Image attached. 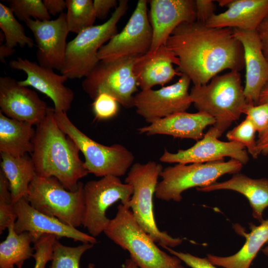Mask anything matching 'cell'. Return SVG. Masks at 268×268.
Returning a JSON list of instances; mask_svg holds the SVG:
<instances>
[{
    "label": "cell",
    "instance_id": "cell-1",
    "mask_svg": "<svg viewBox=\"0 0 268 268\" xmlns=\"http://www.w3.org/2000/svg\"><path fill=\"white\" fill-rule=\"evenodd\" d=\"M166 46L179 59V71L194 86L206 84L225 69L245 67L243 46L230 28H212L197 21L179 25Z\"/></svg>",
    "mask_w": 268,
    "mask_h": 268
},
{
    "label": "cell",
    "instance_id": "cell-2",
    "mask_svg": "<svg viewBox=\"0 0 268 268\" xmlns=\"http://www.w3.org/2000/svg\"><path fill=\"white\" fill-rule=\"evenodd\" d=\"M54 112L49 107L45 118L36 126L31 157L37 176L55 177L67 190L75 191L79 180L89 173L78 147L58 126Z\"/></svg>",
    "mask_w": 268,
    "mask_h": 268
},
{
    "label": "cell",
    "instance_id": "cell-3",
    "mask_svg": "<svg viewBox=\"0 0 268 268\" xmlns=\"http://www.w3.org/2000/svg\"><path fill=\"white\" fill-rule=\"evenodd\" d=\"M206 84L193 86L190 94L195 107L215 120L219 137L238 120L247 105L239 71L230 70L212 77Z\"/></svg>",
    "mask_w": 268,
    "mask_h": 268
},
{
    "label": "cell",
    "instance_id": "cell-4",
    "mask_svg": "<svg viewBox=\"0 0 268 268\" xmlns=\"http://www.w3.org/2000/svg\"><path fill=\"white\" fill-rule=\"evenodd\" d=\"M107 237L125 250L139 268H177L181 261L161 250L138 223L131 209L120 204L104 230Z\"/></svg>",
    "mask_w": 268,
    "mask_h": 268
},
{
    "label": "cell",
    "instance_id": "cell-5",
    "mask_svg": "<svg viewBox=\"0 0 268 268\" xmlns=\"http://www.w3.org/2000/svg\"><path fill=\"white\" fill-rule=\"evenodd\" d=\"M163 169L160 164L153 161L132 165L125 181L133 189V195L126 206L156 243L163 248H172L181 244L183 239L172 237L166 232L161 231L156 224L153 210V195Z\"/></svg>",
    "mask_w": 268,
    "mask_h": 268
},
{
    "label": "cell",
    "instance_id": "cell-6",
    "mask_svg": "<svg viewBox=\"0 0 268 268\" xmlns=\"http://www.w3.org/2000/svg\"><path fill=\"white\" fill-rule=\"evenodd\" d=\"M128 8V0H119L108 20L83 30L68 42L62 74L71 79L85 77L100 61V48L118 33L117 24Z\"/></svg>",
    "mask_w": 268,
    "mask_h": 268
},
{
    "label": "cell",
    "instance_id": "cell-7",
    "mask_svg": "<svg viewBox=\"0 0 268 268\" xmlns=\"http://www.w3.org/2000/svg\"><path fill=\"white\" fill-rule=\"evenodd\" d=\"M54 116L60 128L73 141L84 157V164L89 173L96 177H121L134 164V156L125 146L101 144L79 130L67 113L54 110Z\"/></svg>",
    "mask_w": 268,
    "mask_h": 268
},
{
    "label": "cell",
    "instance_id": "cell-8",
    "mask_svg": "<svg viewBox=\"0 0 268 268\" xmlns=\"http://www.w3.org/2000/svg\"><path fill=\"white\" fill-rule=\"evenodd\" d=\"M243 164L231 159L228 161L217 160L203 163L179 164L163 169L155 195L165 201L180 202L183 193L192 188H201L216 183L226 174L240 172Z\"/></svg>",
    "mask_w": 268,
    "mask_h": 268
},
{
    "label": "cell",
    "instance_id": "cell-9",
    "mask_svg": "<svg viewBox=\"0 0 268 268\" xmlns=\"http://www.w3.org/2000/svg\"><path fill=\"white\" fill-rule=\"evenodd\" d=\"M83 187L80 181L78 189L70 191L55 177L37 175L29 185L26 199L39 211L77 228L82 225Z\"/></svg>",
    "mask_w": 268,
    "mask_h": 268
},
{
    "label": "cell",
    "instance_id": "cell-10",
    "mask_svg": "<svg viewBox=\"0 0 268 268\" xmlns=\"http://www.w3.org/2000/svg\"><path fill=\"white\" fill-rule=\"evenodd\" d=\"M137 58L100 61L83 80V90L93 100L106 93L125 108L134 107L133 94L138 90V84L134 66Z\"/></svg>",
    "mask_w": 268,
    "mask_h": 268
},
{
    "label": "cell",
    "instance_id": "cell-11",
    "mask_svg": "<svg viewBox=\"0 0 268 268\" xmlns=\"http://www.w3.org/2000/svg\"><path fill=\"white\" fill-rule=\"evenodd\" d=\"M83 192L82 226L95 238L104 233L110 221L106 216L108 208L118 201L127 205L133 189L131 185L123 183L119 177L107 176L87 182L84 185Z\"/></svg>",
    "mask_w": 268,
    "mask_h": 268
},
{
    "label": "cell",
    "instance_id": "cell-12",
    "mask_svg": "<svg viewBox=\"0 0 268 268\" xmlns=\"http://www.w3.org/2000/svg\"><path fill=\"white\" fill-rule=\"evenodd\" d=\"M147 1L139 0L123 29L99 49V61L137 58L149 51L152 30L147 14Z\"/></svg>",
    "mask_w": 268,
    "mask_h": 268
},
{
    "label": "cell",
    "instance_id": "cell-13",
    "mask_svg": "<svg viewBox=\"0 0 268 268\" xmlns=\"http://www.w3.org/2000/svg\"><path fill=\"white\" fill-rule=\"evenodd\" d=\"M189 77L182 73L175 83L159 89L141 90L134 95L137 114L152 123L175 113L186 112L193 103L189 87Z\"/></svg>",
    "mask_w": 268,
    "mask_h": 268
},
{
    "label": "cell",
    "instance_id": "cell-14",
    "mask_svg": "<svg viewBox=\"0 0 268 268\" xmlns=\"http://www.w3.org/2000/svg\"><path fill=\"white\" fill-rule=\"evenodd\" d=\"M218 137L216 131L212 127L201 139L189 148L180 149L176 153L165 149L160 160L165 163L188 164L224 160L225 157H230L243 165L249 161L247 151L243 144L233 141H221Z\"/></svg>",
    "mask_w": 268,
    "mask_h": 268
},
{
    "label": "cell",
    "instance_id": "cell-15",
    "mask_svg": "<svg viewBox=\"0 0 268 268\" xmlns=\"http://www.w3.org/2000/svg\"><path fill=\"white\" fill-rule=\"evenodd\" d=\"M34 37L38 64L41 67L61 71L65 61L69 32L66 13L63 12L55 20L29 19L25 22Z\"/></svg>",
    "mask_w": 268,
    "mask_h": 268
},
{
    "label": "cell",
    "instance_id": "cell-16",
    "mask_svg": "<svg viewBox=\"0 0 268 268\" xmlns=\"http://www.w3.org/2000/svg\"><path fill=\"white\" fill-rule=\"evenodd\" d=\"M16 220L14 229L18 233L30 234L35 243L42 235L51 234L58 239L67 238L82 243L95 244L96 239L89 234L70 226L58 218L44 214L33 208L26 198L14 203Z\"/></svg>",
    "mask_w": 268,
    "mask_h": 268
},
{
    "label": "cell",
    "instance_id": "cell-17",
    "mask_svg": "<svg viewBox=\"0 0 268 268\" xmlns=\"http://www.w3.org/2000/svg\"><path fill=\"white\" fill-rule=\"evenodd\" d=\"M0 112L6 117L37 126L49 107L37 93L9 76L0 77Z\"/></svg>",
    "mask_w": 268,
    "mask_h": 268
},
{
    "label": "cell",
    "instance_id": "cell-18",
    "mask_svg": "<svg viewBox=\"0 0 268 268\" xmlns=\"http://www.w3.org/2000/svg\"><path fill=\"white\" fill-rule=\"evenodd\" d=\"M10 68L23 71L26 78L18 81L23 86H31L45 94L53 101L54 110L67 113L71 107L74 95L64 85L67 77L56 73L53 69L40 66L26 58L18 57L9 62Z\"/></svg>",
    "mask_w": 268,
    "mask_h": 268
},
{
    "label": "cell",
    "instance_id": "cell-19",
    "mask_svg": "<svg viewBox=\"0 0 268 268\" xmlns=\"http://www.w3.org/2000/svg\"><path fill=\"white\" fill-rule=\"evenodd\" d=\"M149 20L152 41L148 52L155 51L181 24L196 20L195 0H151Z\"/></svg>",
    "mask_w": 268,
    "mask_h": 268
},
{
    "label": "cell",
    "instance_id": "cell-20",
    "mask_svg": "<svg viewBox=\"0 0 268 268\" xmlns=\"http://www.w3.org/2000/svg\"><path fill=\"white\" fill-rule=\"evenodd\" d=\"M233 31L244 50L246 68L244 94L248 104L256 105L262 90L268 83V61L256 30L233 29Z\"/></svg>",
    "mask_w": 268,
    "mask_h": 268
},
{
    "label": "cell",
    "instance_id": "cell-21",
    "mask_svg": "<svg viewBox=\"0 0 268 268\" xmlns=\"http://www.w3.org/2000/svg\"><path fill=\"white\" fill-rule=\"evenodd\" d=\"M173 64L179 66V60L166 45L138 57L134 72L141 90L150 89L157 85L163 86L175 76H181L182 73L174 68Z\"/></svg>",
    "mask_w": 268,
    "mask_h": 268
},
{
    "label": "cell",
    "instance_id": "cell-22",
    "mask_svg": "<svg viewBox=\"0 0 268 268\" xmlns=\"http://www.w3.org/2000/svg\"><path fill=\"white\" fill-rule=\"evenodd\" d=\"M215 123V119L205 113L183 112L161 119L137 131L139 134L147 135L164 134L197 141L203 136L205 128Z\"/></svg>",
    "mask_w": 268,
    "mask_h": 268
},
{
    "label": "cell",
    "instance_id": "cell-23",
    "mask_svg": "<svg viewBox=\"0 0 268 268\" xmlns=\"http://www.w3.org/2000/svg\"><path fill=\"white\" fill-rule=\"evenodd\" d=\"M227 9L205 23L212 28L256 30L268 13V0H230Z\"/></svg>",
    "mask_w": 268,
    "mask_h": 268
},
{
    "label": "cell",
    "instance_id": "cell-24",
    "mask_svg": "<svg viewBox=\"0 0 268 268\" xmlns=\"http://www.w3.org/2000/svg\"><path fill=\"white\" fill-rule=\"evenodd\" d=\"M197 190L202 192L228 190L241 194L248 199L253 217L260 222L264 220L263 212L268 207L267 178L252 179L239 172L233 174L229 180L198 188Z\"/></svg>",
    "mask_w": 268,
    "mask_h": 268
},
{
    "label": "cell",
    "instance_id": "cell-25",
    "mask_svg": "<svg viewBox=\"0 0 268 268\" xmlns=\"http://www.w3.org/2000/svg\"><path fill=\"white\" fill-rule=\"evenodd\" d=\"M260 223L259 225L251 223L249 233L244 232L241 226H234L237 233L246 239L242 247L235 254L226 257L208 254L206 258L213 265L223 268H250L259 251L268 242V219Z\"/></svg>",
    "mask_w": 268,
    "mask_h": 268
},
{
    "label": "cell",
    "instance_id": "cell-26",
    "mask_svg": "<svg viewBox=\"0 0 268 268\" xmlns=\"http://www.w3.org/2000/svg\"><path fill=\"white\" fill-rule=\"evenodd\" d=\"M33 126L9 118L0 112V153L14 157L31 154L35 133Z\"/></svg>",
    "mask_w": 268,
    "mask_h": 268
},
{
    "label": "cell",
    "instance_id": "cell-27",
    "mask_svg": "<svg viewBox=\"0 0 268 268\" xmlns=\"http://www.w3.org/2000/svg\"><path fill=\"white\" fill-rule=\"evenodd\" d=\"M1 170L8 182L14 204L26 198L30 184L37 176L35 165L28 154L14 157L0 153Z\"/></svg>",
    "mask_w": 268,
    "mask_h": 268
},
{
    "label": "cell",
    "instance_id": "cell-28",
    "mask_svg": "<svg viewBox=\"0 0 268 268\" xmlns=\"http://www.w3.org/2000/svg\"><path fill=\"white\" fill-rule=\"evenodd\" d=\"M13 222L8 227V234L0 244V268H22L24 262L33 257L32 236L25 232L18 234Z\"/></svg>",
    "mask_w": 268,
    "mask_h": 268
},
{
    "label": "cell",
    "instance_id": "cell-29",
    "mask_svg": "<svg viewBox=\"0 0 268 268\" xmlns=\"http://www.w3.org/2000/svg\"><path fill=\"white\" fill-rule=\"evenodd\" d=\"M0 28L5 36V45L11 48L17 46L32 48L36 45L25 33L23 26L17 21L8 7L0 3Z\"/></svg>",
    "mask_w": 268,
    "mask_h": 268
},
{
    "label": "cell",
    "instance_id": "cell-30",
    "mask_svg": "<svg viewBox=\"0 0 268 268\" xmlns=\"http://www.w3.org/2000/svg\"><path fill=\"white\" fill-rule=\"evenodd\" d=\"M69 32L77 34L94 25L96 18L92 0H66Z\"/></svg>",
    "mask_w": 268,
    "mask_h": 268
},
{
    "label": "cell",
    "instance_id": "cell-31",
    "mask_svg": "<svg viewBox=\"0 0 268 268\" xmlns=\"http://www.w3.org/2000/svg\"><path fill=\"white\" fill-rule=\"evenodd\" d=\"M93 246L90 243H82L76 247H70L63 245L57 239L54 244L49 268H79L81 256Z\"/></svg>",
    "mask_w": 268,
    "mask_h": 268
},
{
    "label": "cell",
    "instance_id": "cell-32",
    "mask_svg": "<svg viewBox=\"0 0 268 268\" xmlns=\"http://www.w3.org/2000/svg\"><path fill=\"white\" fill-rule=\"evenodd\" d=\"M8 7L17 18L25 22L29 19L42 21L51 20L50 14L41 0H7Z\"/></svg>",
    "mask_w": 268,
    "mask_h": 268
},
{
    "label": "cell",
    "instance_id": "cell-33",
    "mask_svg": "<svg viewBox=\"0 0 268 268\" xmlns=\"http://www.w3.org/2000/svg\"><path fill=\"white\" fill-rule=\"evenodd\" d=\"M256 128L252 121L246 117L237 126L229 131L226 137L229 141L239 142L246 147L254 158L259 155L257 149L255 140Z\"/></svg>",
    "mask_w": 268,
    "mask_h": 268
},
{
    "label": "cell",
    "instance_id": "cell-34",
    "mask_svg": "<svg viewBox=\"0 0 268 268\" xmlns=\"http://www.w3.org/2000/svg\"><path fill=\"white\" fill-rule=\"evenodd\" d=\"M8 182L4 173L0 170V233L15 222L16 215L14 211Z\"/></svg>",
    "mask_w": 268,
    "mask_h": 268
},
{
    "label": "cell",
    "instance_id": "cell-35",
    "mask_svg": "<svg viewBox=\"0 0 268 268\" xmlns=\"http://www.w3.org/2000/svg\"><path fill=\"white\" fill-rule=\"evenodd\" d=\"M57 239L55 235L45 234L34 243L33 257L35 262L33 268H46L48 262L52 259L53 246Z\"/></svg>",
    "mask_w": 268,
    "mask_h": 268
},
{
    "label": "cell",
    "instance_id": "cell-36",
    "mask_svg": "<svg viewBox=\"0 0 268 268\" xmlns=\"http://www.w3.org/2000/svg\"><path fill=\"white\" fill-rule=\"evenodd\" d=\"M119 104L112 96L102 93L98 95L92 103L93 111L97 119H109L118 113Z\"/></svg>",
    "mask_w": 268,
    "mask_h": 268
},
{
    "label": "cell",
    "instance_id": "cell-37",
    "mask_svg": "<svg viewBox=\"0 0 268 268\" xmlns=\"http://www.w3.org/2000/svg\"><path fill=\"white\" fill-rule=\"evenodd\" d=\"M243 114L252 121L259 135L268 129V102L256 105L247 104Z\"/></svg>",
    "mask_w": 268,
    "mask_h": 268
},
{
    "label": "cell",
    "instance_id": "cell-38",
    "mask_svg": "<svg viewBox=\"0 0 268 268\" xmlns=\"http://www.w3.org/2000/svg\"><path fill=\"white\" fill-rule=\"evenodd\" d=\"M163 248L191 268H217L206 257L200 258L190 253L178 252L168 247H164Z\"/></svg>",
    "mask_w": 268,
    "mask_h": 268
},
{
    "label": "cell",
    "instance_id": "cell-39",
    "mask_svg": "<svg viewBox=\"0 0 268 268\" xmlns=\"http://www.w3.org/2000/svg\"><path fill=\"white\" fill-rule=\"evenodd\" d=\"M211 0H196V21L205 23L214 14L215 5Z\"/></svg>",
    "mask_w": 268,
    "mask_h": 268
},
{
    "label": "cell",
    "instance_id": "cell-40",
    "mask_svg": "<svg viewBox=\"0 0 268 268\" xmlns=\"http://www.w3.org/2000/svg\"><path fill=\"white\" fill-rule=\"evenodd\" d=\"M93 7L96 18L100 19L106 18L113 8H116L118 2L116 0H94Z\"/></svg>",
    "mask_w": 268,
    "mask_h": 268
},
{
    "label": "cell",
    "instance_id": "cell-41",
    "mask_svg": "<svg viewBox=\"0 0 268 268\" xmlns=\"http://www.w3.org/2000/svg\"><path fill=\"white\" fill-rule=\"evenodd\" d=\"M263 53L268 61V13L256 29Z\"/></svg>",
    "mask_w": 268,
    "mask_h": 268
},
{
    "label": "cell",
    "instance_id": "cell-42",
    "mask_svg": "<svg viewBox=\"0 0 268 268\" xmlns=\"http://www.w3.org/2000/svg\"><path fill=\"white\" fill-rule=\"evenodd\" d=\"M44 4L50 14L56 15L63 13L67 8L66 1L64 0H43Z\"/></svg>",
    "mask_w": 268,
    "mask_h": 268
},
{
    "label": "cell",
    "instance_id": "cell-43",
    "mask_svg": "<svg viewBox=\"0 0 268 268\" xmlns=\"http://www.w3.org/2000/svg\"><path fill=\"white\" fill-rule=\"evenodd\" d=\"M256 142L258 154H268V129L259 135V138Z\"/></svg>",
    "mask_w": 268,
    "mask_h": 268
},
{
    "label": "cell",
    "instance_id": "cell-44",
    "mask_svg": "<svg viewBox=\"0 0 268 268\" xmlns=\"http://www.w3.org/2000/svg\"><path fill=\"white\" fill-rule=\"evenodd\" d=\"M15 51L14 48L6 46L5 44L0 46V60L2 63H5V58L11 55Z\"/></svg>",
    "mask_w": 268,
    "mask_h": 268
},
{
    "label": "cell",
    "instance_id": "cell-45",
    "mask_svg": "<svg viewBox=\"0 0 268 268\" xmlns=\"http://www.w3.org/2000/svg\"><path fill=\"white\" fill-rule=\"evenodd\" d=\"M267 102H268V83L266 84L261 93L258 104Z\"/></svg>",
    "mask_w": 268,
    "mask_h": 268
},
{
    "label": "cell",
    "instance_id": "cell-46",
    "mask_svg": "<svg viewBox=\"0 0 268 268\" xmlns=\"http://www.w3.org/2000/svg\"><path fill=\"white\" fill-rule=\"evenodd\" d=\"M87 268H95L93 264H89ZM124 268H139L136 263L131 259H127Z\"/></svg>",
    "mask_w": 268,
    "mask_h": 268
},
{
    "label": "cell",
    "instance_id": "cell-47",
    "mask_svg": "<svg viewBox=\"0 0 268 268\" xmlns=\"http://www.w3.org/2000/svg\"><path fill=\"white\" fill-rule=\"evenodd\" d=\"M217 1L218 2L219 6L223 7L227 6L230 1V0H217Z\"/></svg>",
    "mask_w": 268,
    "mask_h": 268
},
{
    "label": "cell",
    "instance_id": "cell-48",
    "mask_svg": "<svg viewBox=\"0 0 268 268\" xmlns=\"http://www.w3.org/2000/svg\"><path fill=\"white\" fill-rule=\"evenodd\" d=\"M267 244V245L262 249V252L265 256L268 257V242Z\"/></svg>",
    "mask_w": 268,
    "mask_h": 268
},
{
    "label": "cell",
    "instance_id": "cell-49",
    "mask_svg": "<svg viewBox=\"0 0 268 268\" xmlns=\"http://www.w3.org/2000/svg\"><path fill=\"white\" fill-rule=\"evenodd\" d=\"M177 268H186L184 266H182L181 265H180Z\"/></svg>",
    "mask_w": 268,
    "mask_h": 268
}]
</instances>
